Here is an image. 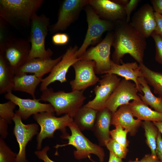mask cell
<instances>
[{
	"instance_id": "cell-1",
	"label": "cell",
	"mask_w": 162,
	"mask_h": 162,
	"mask_svg": "<svg viewBox=\"0 0 162 162\" xmlns=\"http://www.w3.org/2000/svg\"><path fill=\"white\" fill-rule=\"evenodd\" d=\"M113 32L112 46L114 50L112 61L120 64L124 56L129 54L139 64L143 63L146 46V38L126 20L115 23Z\"/></svg>"
},
{
	"instance_id": "cell-2",
	"label": "cell",
	"mask_w": 162,
	"mask_h": 162,
	"mask_svg": "<svg viewBox=\"0 0 162 162\" xmlns=\"http://www.w3.org/2000/svg\"><path fill=\"white\" fill-rule=\"evenodd\" d=\"M43 0H0V19L16 28L30 26Z\"/></svg>"
},
{
	"instance_id": "cell-3",
	"label": "cell",
	"mask_w": 162,
	"mask_h": 162,
	"mask_svg": "<svg viewBox=\"0 0 162 162\" xmlns=\"http://www.w3.org/2000/svg\"><path fill=\"white\" fill-rule=\"evenodd\" d=\"M86 99L83 90L55 92L51 88H47L42 91L40 98V100L49 102L57 116L67 114L73 118Z\"/></svg>"
},
{
	"instance_id": "cell-4",
	"label": "cell",
	"mask_w": 162,
	"mask_h": 162,
	"mask_svg": "<svg viewBox=\"0 0 162 162\" xmlns=\"http://www.w3.org/2000/svg\"><path fill=\"white\" fill-rule=\"evenodd\" d=\"M50 24L49 18L44 14L38 15L36 14L32 17L29 40L31 43V49L28 60L35 58H51L53 52L50 49H46L45 46Z\"/></svg>"
},
{
	"instance_id": "cell-5",
	"label": "cell",
	"mask_w": 162,
	"mask_h": 162,
	"mask_svg": "<svg viewBox=\"0 0 162 162\" xmlns=\"http://www.w3.org/2000/svg\"><path fill=\"white\" fill-rule=\"evenodd\" d=\"M71 131V135L67 134L62 135L61 138L68 140V143L62 145H56L54 147L56 149L60 147L71 145L74 147L76 150L74 152L75 159L80 160L88 158L90 155L97 156L100 162H103L105 156L103 149L99 146L95 144L87 138L74 122L68 127Z\"/></svg>"
},
{
	"instance_id": "cell-6",
	"label": "cell",
	"mask_w": 162,
	"mask_h": 162,
	"mask_svg": "<svg viewBox=\"0 0 162 162\" xmlns=\"http://www.w3.org/2000/svg\"><path fill=\"white\" fill-rule=\"evenodd\" d=\"M33 118L40 127L37 137V148L40 150L43 140L46 138H52L56 130H60L62 135L68 134L66 128L73 122V118L67 114L56 117L54 113L45 112L34 115Z\"/></svg>"
},
{
	"instance_id": "cell-7",
	"label": "cell",
	"mask_w": 162,
	"mask_h": 162,
	"mask_svg": "<svg viewBox=\"0 0 162 162\" xmlns=\"http://www.w3.org/2000/svg\"><path fill=\"white\" fill-rule=\"evenodd\" d=\"M87 6L85 10L88 28L83 43L77 52L78 58L84 53L89 45L97 44L104 32L112 31L115 24L100 18L90 5Z\"/></svg>"
},
{
	"instance_id": "cell-8",
	"label": "cell",
	"mask_w": 162,
	"mask_h": 162,
	"mask_svg": "<svg viewBox=\"0 0 162 162\" xmlns=\"http://www.w3.org/2000/svg\"><path fill=\"white\" fill-rule=\"evenodd\" d=\"M113 40V30L108 32L101 41L86 50L79 59L94 61L96 74H106L110 68V50Z\"/></svg>"
},
{
	"instance_id": "cell-9",
	"label": "cell",
	"mask_w": 162,
	"mask_h": 162,
	"mask_svg": "<svg viewBox=\"0 0 162 162\" xmlns=\"http://www.w3.org/2000/svg\"><path fill=\"white\" fill-rule=\"evenodd\" d=\"M23 39L8 38L0 45V54L2 55L15 71L28 60L31 45Z\"/></svg>"
},
{
	"instance_id": "cell-10",
	"label": "cell",
	"mask_w": 162,
	"mask_h": 162,
	"mask_svg": "<svg viewBox=\"0 0 162 162\" xmlns=\"http://www.w3.org/2000/svg\"><path fill=\"white\" fill-rule=\"evenodd\" d=\"M78 48L76 45L69 47L62 55L61 60L54 66L49 74L43 79L40 90L42 92L51 83L56 81L61 83L67 81V74L70 68L80 59L77 56Z\"/></svg>"
},
{
	"instance_id": "cell-11",
	"label": "cell",
	"mask_w": 162,
	"mask_h": 162,
	"mask_svg": "<svg viewBox=\"0 0 162 162\" xmlns=\"http://www.w3.org/2000/svg\"><path fill=\"white\" fill-rule=\"evenodd\" d=\"M89 0H65L61 4L58 20L50 25L49 31L52 33L65 30L75 20L83 8L88 4Z\"/></svg>"
},
{
	"instance_id": "cell-12",
	"label": "cell",
	"mask_w": 162,
	"mask_h": 162,
	"mask_svg": "<svg viewBox=\"0 0 162 162\" xmlns=\"http://www.w3.org/2000/svg\"><path fill=\"white\" fill-rule=\"evenodd\" d=\"M95 66L94 61L80 59L72 65L75 77L70 82L72 91L84 90L99 82L100 79L96 75Z\"/></svg>"
},
{
	"instance_id": "cell-13",
	"label": "cell",
	"mask_w": 162,
	"mask_h": 162,
	"mask_svg": "<svg viewBox=\"0 0 162 162\" xmlns=\"http://www.w3.org/2000/svg\"><path fill=\"white\" fill-rule=\"evenodd\" d=\"M121 80V79L116 75L106 74L94 89V98L85 106L98 111L106 108L108 100Z\"/></svg>"
},
{
	"instance_id": "cell-14",
	"label": "cell",
	"mask_w": 162,
	"mask_h": 162,
	"mask_svg": "<svg viewBox=\"0 0 162 162\" xmlns=\"http://www.w3.org/2000/svg\"><path fill=\"white\" fill-rule=\"evenodd\" d=\"M138 91L134 83L123 79L111 95L106 108L113 113L120 106L128 104L130 100H141Z\"/></svg>"
},
{
	"instance_id": "cell-15",
	"label": "cell",
	"mask_w": 162,
	"mask_h": 162,
	"mask_svg": "<svg viewBox=\"0 0 162 162\" xmlns=\"http://www.w3.org/2000/svg\"><path fill=\"white\" fill-rule=\"evenodd\" d=\"M22 119L15 112L13 119L15 124L13 134L19 147L16 162H28L26 158V147L34 136L39 133V127L36 123L25 124L22 122Z\"/></svg>"
},
{
	"instance_id": "cell-16",
	"label": "cell",
	"mask_w": 162,
	"mask_h": 162,
	"mask_svg": "<svg viewBox=\"0 0 162 162\" xmlns=\"http://www.w3.org/2000/svg\"><path fill=\"white\" fill-rule=\"evenodd\" d=\"M4 97L19 106L15 113L23 120H26L31 115L40 113L48 112L54 113L55 112L54 107L50 104L41 103L40 99H22L13 94L11 91L7 93Z\"/></svg>"
},
{
	"instance_id": "cell-17",
	"label": "cell",
	"mask_w": 162,
	"mask_h": 162,
	"mask_svg": "<svg viewBox=\"0 0 162 162\" xmlns=\"http://www.w3.org/2000/svg\"><path fill=\"white\" fill-rule=\"evenodd\" d=\"M130 23L146 38L151 36L157 26L154 12L152 6L148 3L142 6L134 14Z\"/></svg>"
},
{
	"instance_id": "cell-18",
	"label": "cell",
	"mask_w": 162,
	"mask_h": 162,
	"mask_svg": "<svg viewBox=\"0 0 162 162\" xmlns=\"http://www.w3.org/2000/svg\"><path fill=\"white\" fill-rule=\"evenodd\" d=\"M88 4L103 19L115 23L126 20L124 7L116 0H90Z\"/></svg>"
},
{
	"instance_id": "cell-19",
	"label": "cell",
	"mask_w": 162,
	"mask_h": 162,
	"mask_svg": "<svg viewBox=\"0 0 162 162\" xmlns=\"http://www.w3.org/2000/svg\"><path fill=\"white\" fill-rule=\"evenodd\" d=\"M134 117L128 104L122 105L112 113L111 124L115 127L120 126L131 136H134L142 122L138 119H134Z\"/></svg>"
},
{
	"instance_id": "cell-20",
	"label": "cell",
	"mask_w": 162,
	"mask_h": 162,
	"mask_svg": "<svg viewBox=\"0 0 162 162\" xmlns=\"http://www.w3.org/2000/svg\"><path fill=\"white\" fill-rule=\"evenodd\" d=\"M62 55L55 59L33 58L27 61L15 71L19 73H33L38 77L42 78L50 73L54 66L61 60Z\"/></svg>"
},
{
	"instance_id": "cell-21",
	"label": "cell",
	"mask_w": 162,
	"mask_h": 162,
	"mask_svg": "<svg viewBox=\"0 0 162 162\" xmlns=\"http://www.w3.org/2000/svg\"><path fill=\"white\" fill-rule=\"evenodd\" d=\"M121 64H116L111 59L110 68L106 74H115L126 80L133 81L138 91L142 94L140 89V85L138 81V78L143 76L139 65L136 62L124 63L122 62Z\"/></svg>"
},
{
	"instance_id": "cell-22",
	"label": "cell",
	"mask_w": 162,
	"mask_h": 162,
	"mask_svg": "<svg viewBox=\"0 0 162 162\" xmlns=\"http://www.w3.org/2000/svg\"><path fill=\"white\" fill-rule=\"evenodd\" d=\"M112 113L106 108L98 111L92 131L97 138L99 145L104 146L110 138V127Z\"/></svg>"
},
{
	"instance_id": "cell-23",
	"label": "cell",
	"mask_w": 162,
	"mask_h": 162,
	"mask_svg": "<svg viewBox=\"0 0 162 162\" xmlns=\"http://www.w3.org/2000/svg\"><path fill=\"white\" fill-rule=\"evenodd\" d=\"M43 79L34 74L28 75L24 73H16L13 80V90L26 93L30 94L33 99H35L36 89Z\"/></svg>"
},
{
	"instance_id": "cell-24",
	"label": "cell",
	"mask_w": 162,
	"mask_h": 162,
	"mask_svg": "<svg viewBox=\"0 0 162 162\" xmlns=\"http://www.w3.org/2000/svg\"><path fill=\"white\" fill-rule=\"evenodd\" d=\"M134 117L141 120L162 122V113L152 110L142 100H133L128 104Z\"/></svg>"
},
{
	"instance_id": "cell-25",
	"label": "cell",
	"mask_w": 162,
	"mask_h": 162,
	"mask_svg": "<svg viewBox=\"0 0 162 162\" xmlns=\"http://www.w3.org/2000/svg\"><path fill=\"white\" fill-rule=\"evenodd\" d=\"M97 112L85 105L82 106L73 117L74 122L81 131L92 130Z\"/></svg>"
},
{
	"instance_id": "cell-26",
	"label": "cell",
	"mask_w": 162,
	"mask_h": 162,
	"mask_svg": "<svg viewBox=\"0 0 162 162\" xmlns=\"http://www.w3.org/2000/svg\"><path fill=\"white\" fill-rule=\"evenodd\" d=\"M14 71L3 56L0 54V94L12 91Z\"/></svg>"
},
{
	"instance_id": "cell-27",
	"label": "cell",
	"mask_w": 162,
	"mask_h": 162,
	"mask_svg": "<svg viewBox=\"0 0 162 162\" xmlns=\"http://www.w3.org/2000/svg\"><path fill=\"white\" fill-rule=\"evenodd\" d=\"M138 81L140 85V89L143 93V95L138 94L141 100L155 110L162 113V98L156 97L153 94L150 87L143 76L139 78Z\"/></svg>"
},
{
	"instance_id": "cell-28",
	"label": "cell",
	"mask_w": 162,
	"mask_h": 162,
	"mask_svg": "<svg viewBox=\"0 0 162 162\" xmlns=\"http://www.w3.org/2000/svg\"><path fill=\"white\" fill-rule=\"evenodd\" d=\"M141 70L148 85L153 88L154 92L162 98V73L152 70L143 63L139 64Z\"/></svg>"
},
{
	"instance_id": "cell-29",
	"label": "cell",
	"mask_w": 162,
	"mask_h": 162,
	"mask_svg": "<svg viewBox=\"0 0 162 162\" xmlns=\"http://www.w3.org/2000/svg\"><path fill=\"white\" fill-rule=\"evenodd\" d=\"M142 124L144 129L146 142L151 151V154L157 157L156 154L157 141L159 131L153 122L144 121Z\"/></svg>"
},
{
	"instance_id": "cell-30",
	"label": "cell",
	"mask_w": 162,
	"mask_h": 162,
	"mask_svg": "<svg viewBox=\"0 0 162 162\" xmlns=\"http://www.w3.org/2000/svg\"><path fill=\"white\" fill-rule=\"evenodd\" d=\"M16 105L13 101L9 100L4 103L0 104V119L8 124L12 122L15 113L14 110Z\"/></svg>"
},
{
	"instance_id": "cell-31",
	"label": "cell",
	"mask_w": 162,
	"mask_h": 162,
	"mask_svg": "<svg viewBox=\"0 0 162 162\" xmlns=\"http://www.w3.org/2000/svg\"><path fill=\"white\" fill-rule=\"evenodd\" d=\"M16 154L0 138V162H16Z\"/></svg>"
},
{
	"instance_id": "cell-32",
	"label": "cell",
	"mask_w": 162,
	"mask_h": 162,
	"mask_svg": "<svg viewBox=\"0 0 162 162\" xmlns=\"http://www.w3.org/2000/svg\"><path fill=\"white\" fill-rule=\"evenodd\" d=\"M128 131L120 126L115 127V128L110 131L111 138L124 147L127 148L129 141L127 140V135Z\"/></svg>"
},
{
	"instance_id": "cell-33",
	"label": "cell",
	"mask_w": 162,
	"mask_h": 162,
	"mask_svg": "<svg viewBox=\"0 0 162 162\" xmlns=\"http://www.w3.org/2000/svg\"><path fill=\"white\" fill-rule=\"evenodd\" d=\"M107 149L122 159L125 158L128 152L127 148H125L111 137L105 143Z\"/></svg>"
},
{
	"instance_id": "cell-34",
	"label": "cell",
	"mask_w": 162,
	"mask_h": 162,
	"mask_svg": "<svg viewBox=\"0 0 162 162\" xmlns=\"http://www.w3.org/2000/svg\"><path fill=\"white\" fill-rule=\"evenodd\" d=\"M155 43L156 53L155 60L156 62L162 65V38L155 31L152 34Z\"/></svg>"
},
{
	"instance_id": "cell-35",
	"label": "cell",
	"mask_w": 162,
	"mask_h": 162,
	"mask_svg": "<svg viewBox=\"0 0 162 162\" xmlns=\"http://www.w3.org/2000/svg\"><path fill=\"white\" fill-rule=\"evenodd\" d=\"M69 40V37L67 34L57 33L52 36V40L53 44L56 45L66 44Z\"/></svg>"
},
{
	"instance_id": "cell-36",
	"label": "cell",
	"mask_w": 162,
	"mask_h": 162,
	"mask_svg": "<svg viewBox=\"0 0 162 162\" xmlns=\"http://www.w3.org/2000/svg\"><path fill=\"white\" fill-rule=\"evenodd\" d=\"M140 0H130L124 6V9L126 15V21L130 22V16L131 13L137 6L141 2Z\"/></svg>"
},
{
	"instance_id": "cell-37",
	"label": "cell",
	"mask_w": 162,
	"mask_h": 162,
	"mask_svg": "<svg viewBox=\"0 0 162 162\" xmlns=\"http://www.w3.org/2000/svg\"><path fill=\"white\" fill-rule=\"evenodd\" d=\"M50 147L46 146L41 150L36 151L34 154L40 159L43 160L44 162H55L51 160L48 156L47 152L50 150ZM92 162H97L92 160Z\"/></svg>"
},
{
	"instance_id": "cell-38",
	"label": "cell",
	"mask_w": 162,
	"mask_h": 162,
	"mask_svg": "<svg viewBox=\"0 0 162 162\" xmlns=\"http://www.w3.org/2000/svg\"><path fill=\"white\" fill-rule=\"evenodd\" d=\"M156 152L158 158L162 162V137L159 131L157 139Z\"/></svg>"
},
{
	"instance_id": "cell-39",
	"label": "cell",
	"mask_w": 162,
	"mask_h": 162,
	"mask_svg": "<svg viewBox=\"0 0 162 162\" xmlns=\"http://www.w3.org/2000/svg\"><path fill=\"white\" fill-rule=\"evenodd\" d=\"M154 14L157 21L156 27L154 31L162 38V16L155 12Z\"/></svg>"
},
{
	"instance_id": "cell-40",
	"label": "cell",
	"mask_w": 162,
	"mask_h": 162,
	"mask_svg": "<svg viewBox=\"0 0 162 162\" xmlns=\"http://www.w3.org/2000/svg\"><path fill=\"white\" fill-rule=\"evenodd\" d=\"M8 124L4 120L0 119V138H5L8 135Z\"/></svg>"
},
{
	"instance_id": "cell-41",
	"label": "cell",
	"mask_w": 162,
	"mask_h": 162,
	"mask_svg": "<svg viewBox=\"0 0 162 162\" xmlns=\"http://www.w3.org/2000/svg\"><path fill=\"white\" fill-rule=\"evenodd\" d=\"M154 12L162 15V0L151 1Z\"/></svg>"
},
{
	"instance_id": "cell-42",
	"label": "cell",
	"mask_w": 162,
	"mask_h": 162,
	"mask_svg": "<svg viewBox=\"0 0 162 162\" xmlns=\"http://www.w3.org/2000/svg\"><path fill=\"white\" fill-rule=\"evenodd\" d=\"M140 161V162H161L157 157L152 156L151 154H146Z\"/></svg>"
},
{
	"instance_id": "cell-43",
	"label": "cell",
	"mask_w": 162,
	"mask_h": 162,
	"mask_svg": "<svg viewBox=\"0 0 162 162\" xmlns=\"http://www.w3.org/2000/svg\"><path fill=\"white\" fill-rule=\"evenodd\" d=\"M108 162H123L122 159L112 153L110 152Z\"/></svg>"
},
{
	"instance_id": "cell-44",
	"label": "cell",
	"mask_w": 162,
	"mask_h": 162,
	"mask_svg": "<svg viewBox=\"0 0 162 162\" xmlns=\"http://www.w3.org/2000/svg\"><path fill=\"white\" fill-rule=\"evenodd\" d=\"M154 124L157 127L159 131L162 134V122H153Z\"/></svg>"
},
{
	"instance_id": "cell-45",
	"label": "cell",
	"mask_w": 162,
	"mask_h": 162,
	"mask_svg": "<svg viewBox=\"0 0 162 162\" xmlns=\"http://www.w3.org/2000/svg\"><path fill=\"white\" fill-rule=\"evenodd\" d=\"M128 162H140V161L139 160L138 158H136L135 160H130Z\"/></svg>"
},
{
	"instance_id": "cell-46",
	"label": "cell",
	"mask_w": 162,
	"mask_h": 162,
	"mask_svg": "<svg viewBox=\"0 0 162 162\" xmlns=\"http://www.w3.org/2000/svg\"><path fill=\"white\" fill-rule=\"evenodd\" d=\"M161 162H162L161 161Z\"/></svg>"
},
{
	"instance_id": "cell-47",
	"label": "cell",
	"mask_w": 162,
	"mask_h": 162,
	"mask_svg": "<svg viewBox=\"0 0 162 162\" xmlns=\"http://www.w3.org/2000/svg\"></svg>"
}]
</instances>
